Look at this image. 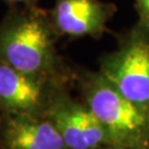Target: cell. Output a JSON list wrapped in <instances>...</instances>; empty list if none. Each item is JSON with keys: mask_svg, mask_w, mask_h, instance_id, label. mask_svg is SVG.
Instances as JSON below:
<instances>
[{"mask_svg": "<svg viewBox=\"0 0 149 149\" xmlns=\"http://www.w3.org/2000/svg\"><path fill=\"white\" fill-rule=\"evenodd\" d=\"M60 39L39 6H11L0 22V62L26 74L62 83L69 70L60 55Z\"/></svg>", "mask_w": 149, "mask_h": 149, "instance_id": "1", "label": "cell"}, {"mask_svg": "<svg viewBox=\"0 0 149 149\" xmlns=\"http://www.w3.org/2000/svg\"><path fill=\"white\" fill-rule=\"evenodd\" d=\"M44 116L56 126L68 149H98L112 145L105 128L85 104L61 88L54 94Z\"/></svg>", "mask_w": 149, "mask_h": 149, "instance_id": "4", "label": "cell"}, {"mask_svg": "<svg viewBox=\"0 0 149 149\" xmlns=\"http://www.w3.org/2000/svg\"><path fill=\"white\" fill-rule=\"evenodd\" d=\"M116 12L114 2L103 0H54L49 16L60 38L100 39Z\"/></svg>", "mask_w": 149, "mask_h": 149, "instance_id": "6", "label": "cell"}, {"mask_svg": "<svg viewBox=\"0 0 149 149\" xmlns=\"http://www.w3.org/2000/svg\"><path fill=\"white\" fill-rule=\"evenodd\" d=\"M98 149H127V148L119 147V146H113V145H109V146H105V147H102V148H98Z\"/></svg>", "mask_w": 149, "mask_h": 149, "instance_id": "10", "label": "cell"}, {"mask_svg": "<svg viewBox=\"0 0 149 149\" xmlns=\"http://www.w3.org/2000/svg\"><path fill=\"white\" fill-rule=\"evenodd\" d=\"M9 7L11 6H39L40 1L42 0H2Z\"/></svg>", "mask_w": 149, "mask_h": 149, "instance_id": "9", "label": "cell"}, {"mask_svg": "<svg viewBox=\"0 0 149 149\" xmlns=\"http://www.w3.org/2000/svg\"><path fill=\"white\" fill-rule=\"evenodd\" d=\"M3 140L8 149H68L56 126L47 116L7 115Z\"/></svg>", "mask_w": 149, "mask_h": 149, "instance_id": "7", "label": "cell"}, {"mask_svg": "<svg viewBox=\"0 0 149 149\" xmlns=\"http://www.w3.org/2000/svg\"><path fill=\"white\" fill-rule=\"evenodd\" d=\"M60 85L0 62V111L7 115L44 116Z\"/></svg>", "mask_w": 149, "mask_h": 149, "instance_id": "5", "label": "cell"}, {"mask_svg": "<svg viewBox=\"0 0 149 149\" xmlns=\"http://www.w3.org/2000/svg\"><path fill=\"white\" fill-rule=\"evenodd\" d=\"M79 80L83 103L105 128L113 146L149 149V111L125 97L98 71L84 72Z\"/></svg>", "mask_w": 149, "mask_h": 149, "instance_id": "2", "label": "cell"}, {"mask_svg": "<svg viewBox=\"0 0 149 149\" xmlns=\"http://www.w3.org/2000/svg\"><path fill=\"white\" fill-rule=\"evenodd\" d=\"M98 72L125 97L149 111V26L137 20L100 59Z\"/></svg>", "mask_w": 149, "mask_h": 149, "instance_id": "3", "label": "cell"}, {"mask_svg": "<svg viewBox=\"0 0 149 149\" xmlns=\"http://www.w3.org/2000/svg\"><path fill=\"white\" fill-rule=\"evenodd\" d=\"M138 20L149 26V0H133Z\"/></svg>", "mask_w": 149, "mask_h": 149, "instance_id": "8", "label": "cell"}]
</instances>
